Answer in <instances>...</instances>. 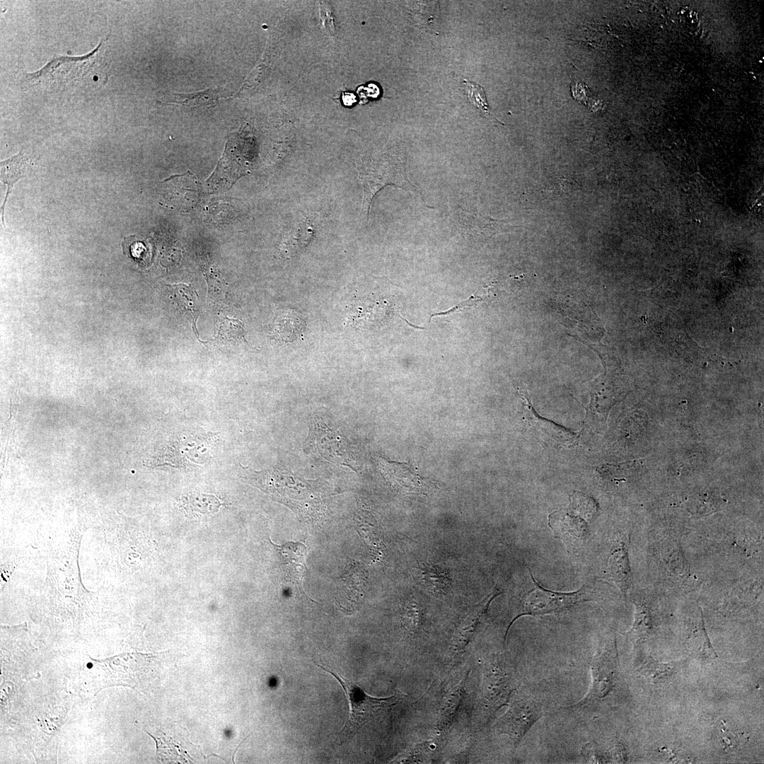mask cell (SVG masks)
<instances>
[{
  "mask_svg": "<svg viewBox=\"0 0 764 764\" xmlns=\"http://www.w3.org/2000/svg\"><path fill=\"white\" fill-rule=\"evenodd\" d=\"M254 479L264 491L301 514L312 516L323 504L321 494L314 489L312 482L289 473L278 470L262 471L256 473Z\"/></svg>",
  "mask_w": 764,
  "mask_h": 764,
  "instance_id": "cell-1",
  "label": "cell"
},
{
  "mask_svg": "<svg viewBox=\"0 0 764 764\" xmlns=\"http://www.w3.org/2000/svg\"><path fill=\"white\" fill-rule=\"evenodd\" d=\"M530 576L532 586L521 598L505 636L513 623L521 616H541L561 613L592 600L591 591L586 585L573 592L553 591L543 588L537 582L531 571Z\"/></svg>",
  "mask_w": 764,
  "mask_h": 764,
  "instance_id": "cell-2",
  "label": "cell"
},
{
  "mask_svg": "<svg viewBox=\"0 0 764 764\" xmlns=\"http://www.w3.org/2000/svg\"><path fill=\"white\" fill-rule=\"evenodd\" d=\"M317 666L330 673L338 681L349 702V717L341 731L342 739L349 738L353 733L369 721L389 712L403 699V695L400 693L388 698L371 697L351 680L344 678L322 665L317 664Z\"/></svg>",
  "mask_w": 764,
  "mask_h": 764,
  "instance_id": "cell-3",
  "label": "cell"
},
{
  "mask_svg": "<svg viewBox=\"0 0 764 764\" xmlns=\"http://www.w3.org/2000/svg\"><path fill=\"white\" fill-rule=\"evenodd\" d=\"M615 647L608 639L597 642L591 664V685L586 695L578 702L567 707L574 710L596 708L613 690L617 679Z\"/></svg>",
  "mask_w": 764,
  "mask_h": 764,
  "instance_id": "cell-4",
  "label": "cell"
},
{
  "mask_svg": "<svg viewBox=\"0 0 764 764\" xmlns=\"http://www.w3.org/2000/svg\"><path fill=\"white\" fill-rule=\"evenodd\" d=\"M357 175L363 190L362 212L369 218L371 204L376 194L388 185L417 192L410 181L406 170L400 162H379L362 165Z\"/></svg>",
  "mask_w": 764,
  "mask_h": 764,
  "instance_id": "cell-5",
  "label": "cell"
},
{
  "mask_svg": "<svg viewBox=\"0 0 764 764\" xmlns=\"http://www.w3.org/2000/svg\"><path fill=\"white\" fill-rule=\"evenodd\" d=\"M545 706L533 695H514L507 712L499 719L497 728L507 734L515 746L545 714Z\"/></svg>",
  "mask_w": 764,
  "mask_h": 764,
  "instance_id": "cell-6",
  "label": "cell"
},
{
  "mask_svg": "<svg viewBox=\"0 0 764 764\" xmlns=\"http://www.w3.org/2000/svg\"><path fill=\"white\" fill-rule=\"evenodd\" d=\"M518 681L511 665L502 656L493 658L488 664L484 684V702L494 713L504 705L516 690Z\"/></svg>",
  "mask_w": 764,
  "mask_h": 764,
  "instance_id": "cell-7",
  "label": "cell"
},
{
  "mask_svg": "<svg viewBox=\"0 0 764 764\" xmlns=\"http://www.w3.org/2000/svg\"><path fill=\"white\" fill-rule=\"evenodd\" d=\"M586 521H590L588 516L571 502L567 510L557 511L548 516L549 526L555 537L561 539L569 552L572 553L578 550L587 540L589 532Z\"/></svg>",
  "mask_w": 764,
  "mask_h": 764,
  "instance_id": "cell-8",
  "label": "cell"
},
{
  "mask_svg": "<svg viewBox=\"0 0 764 764\" xmlns=\"http://www.w3.org/2000/svg\"><path fill=\"white\" fill-rule=\"evenodd\" d=\"M274 545L279 555L286 581L298 591H303L301 581L307 569L305 563L306 547L299 542H287L282 545Z\"/></svg>",
  "mask_w": 764,
  "mask_h": 764,
  "instance_id": "cell-9",
  "label": "cell"
},
{
  "mask_svg": "<svg viewBox=\"0 0 764 764\" xmlns=\"http://www.w3.org/2000/svg\"><path fill=\"white\" fill-rule=\"evenodd\" d=\"M163 182L167 183L169 198L175 208H190L200 197L201 185L191 172L171 175Z\"/></svg>",
  "mask_w": 764,
  "mask_h": 764,
  "instance_id": "cell-10",
  "label": "cell"
},
{
  "mask_svg": "<svg viewBox=\"0 0 764 764\" xmlns=\"http://www.w3.org/2000/svg\"><path fill=\"white\" fill-rule=\"evenodd\" d=\"M518 391L523 398L526 417L536 429L541 438L547 442L552 441L555 444L562 446H567L574 441L575 437L574 433L537 415L526 389H518Z\"/></svg>",
  "mask_w": 764,
  "mask_h": 764,
  "instance_id": "cell-11",
  "label": "cell"
},
{
  "mask_svg": "<svg viewBox=\"0 0 764 764\" xmlns=\"http://www.w3.org/2000/svg\"><path fill=\"white\" fill-rule=\"evenodd\" d=\"M602 577L615 584L624 596H626L632 584V572L626 542L621 541L613 548Z\"/></svg>",
  "mask_w": 764,
  "mask_h": 764,
  "instance_id": "cell-12",
  "label": "cell"
},
{
  "mask_svg": "<svg viewBox=\"0 0 764 764\" xmlns=\"http://www.w3.org/2000/svg\"><path fill=\"white\" fill-rule=\"evenodd\" d=\"M28 167V159L23 153H18L11 158L1 161V181L7 185L4 203L1 207V219L4 226H5L4 209L7 198L14 184L20 178L25 177Z\"/></svg>",
  "mask_w": 764,
  "mask_h": 764,
  "instance_id": "cell-13",
  "label": "cell"
},
{
  "mask_svg": "<svg viewBox=\"0 0 764 764\" xmlns=\"http://www.w3.org/2000/svg\"><path fill=\"white\" fill-rule=\"evenodd\" d=\"M500 594L499 589H494L485 599L472 608L470 613L461 623L457 630L456 640L459 644L464 645L470 639L478 627L481 618L487 613L490 603Z\"/></svg>",
  "mask_w": 764,
  "mask_h": 764,
  "instance_id": "cell-14",
  "label": "cell"
},
{
  "mask_svg": "<svg viewBox=\"0 0 764 764\" xmlns=\"http://www.w3.org/2000/svg\"><path fill=\"white\" fill-rule=\"evenodd\" d=\"M313 224L306 219L299 222L286 236L282 251L287 257H293L303 251L313 236Z\"/></svg>",
  "mask_w": 764,
  "mask_h": 764,
  "instance_id": "cell-15",
  "label": "cell"
},
{
  "mask_svg": "<svg viewBox=\"0 0 764 764\" xmlns=\"http://www.w3.org/2000/svg\"><path fill=\"white\" fill-rule=\"evenodd\" d=\"M460 223L465 231L470 234H478L484 229H492L500 226L502 221L493 219L491 217L483 216L476 210L475 207L462 209L459 212Z\"/></svg>",
  "mask_w": 764,
  "mask_h": 764,
  "instance_id": "cell-16",
  "label": "cell"
},
{
  "mask_svg": "<svg viewBox=\"0 0 764 764\" xmlns=\"http://www.w3.org/2000/svg\"><path fill=\"white\" fill-rule=\"evenodd\" d=\"M218 88L191 93H173L170 103L181 104L190 108L207 107L216 104L220 98Z\"/></svg>",
  "mask_w": 764,
  "mask_h": 764,
  "instance_id": "cell-17",
  "label": "cell"
},
{
  "mask_svg": "<svg viewBox=\"0 0 764 764\" xmlns=\"http://www.w3.org/2000/svg\"><path fill=\"white\" fill-rule=\"evenodd\" d=\"M463 83L464 84L465 95L472 104L476 106L485 117L493 118L502 125H504L494 117L491 113L485 93L482 86L475 82L466 79H464Z\"/></svg>",
  "mask_w": 764,
  "mask_h": 764,
  "instance_id": "cell-18",
  "label": "cell"
},
{
  "mask_svg": "<svg viewBox=\"0 0 764 764\" xmlns=\"http://www.w3.org/2000/svg\"><path fill=\"white\" fill-rule=\"evenodd\" d=\"M218 337L231 342L245 340V332L242 322L235 318H221L219 323Z\"/></svg>",
  "mask_w": 764,
  "mask_h": 764,
  "instance_id": "cell-19",
  "label": "cell"
},
{
  "mask_svg": "<svg viewBox=\"0 0 764 764\" xmlns=\"http://www.w3.org/2000/svg\"><path fill=\"white\" fill-rule=\"evenodd\" d=\"M422 577L425 585L435 593L445 591L449 586V579L446 574L434 567L424 565L422 568Z\"/></svg>",
  "mask_w": 764,
  "mask_h": 764,
  "instance_id": "cell-20",
  "label": "cell"
},
{
  "mask_svg": "<svg viewBox=\"0 0 764 764\" xmlns=\"http://www.w3.org/2000/svg\"><path fill=\"white\" fill-rule=\"evenodd\" d=\"M634 602L635 605V621L631 630L628 632V635L630 638L637 639L647 632L649 613L643 603L635 600Z\"/></svg>",
  "mask_w": 764,
  "mask_h": 764,
  "instance_id": "cell-21",
  "label": "cell"
},
{
  "mask_svg": "<svg viewBox=\"0 0 764 764\" xmlns=\"http://www.w3.org/2000/svg\"><path fill=\"white\" fill-rule=\"evenodd\" d=\"M559 182L562 190L566 192L579 189V184L573 178L561 177L559 178Z\"/></svg>",
  "mask_w": 764,
  "mask_h": 764,
  "instance_id": "cell-22",
  "label": "cell"
},
{
  "mask_svg": "<svg viewBox=\"0 0 764 764\" xmlns=\"http://www.w3.org/2000/svg\"><path fill=\"white\" fill-rule=\"evenodd\" d=\"M342 101L345 105L351 106L356 102V96L352 93L343 92Z\"/></svg>",
  "mask_w": 764,
  "mask_h": 764,
  "instance_id": "cell-23",
  "label": "cell"
}]
</instances>
